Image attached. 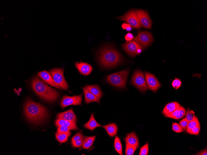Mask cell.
<instances>
[{
    "label": "cell",
    "mask_w": 207,
    "mask_h": 155,
    "mask_svg": "<svg viewBox=\"0 0 207 155\" xmlns=\"http://www.w3.org/2000/svg\"><path fill=\"white\" fill-rule=\"evenodd\" d=\"M24 113L29 121L35 123L42 122L47 115V110L45 106L34 102L30 98L28 99L26 101Z\"/></svg>",
    "instance_id": "cell-1"
},
{
    "label": "cell",
    "mask_w": 207,
    "mask_h": 155,
    "mask_svg": "<svg viewBox=\"0 0 207 155\" xmlns=\"http://www.w3.org/2000/svg\"><path fill=\"white\" fill-rule=\"evenodd\" d=\"M98 58L102 66L106 68L115 67L121 63L123 60L121 54L111 46L102 48L98 53Z\"/></svg>",
    "instance_id": "cell-2"
},
{
    "label": "cell",
    "mask_w": 207,
    "mask_h": 155,
    "mask_svg": "<svg viewBox=\"0 0 207 155\" xmlns=\"http://www.w3.org/2000/svg\"><path fill=\"white\" fill-rule=\"evenodd\" d=\"M31 86L33 90L39 96L48 101H54L59 96V93L56 89L49 86L37 76L33 79Z\"/></svg>",
    "instance_id": "cell-3"
},
{
    "label": "cell",
    "mask_w": 207,
    "mask_h": 155,
    "mask_svg": "<svg viewBox=\"0 0 207 155\" xmlns=\"http://www.w3.org/2000/svg\"><path fill=\"white\" fill-rule=\"evenodd\" d=\"M129 72V69L124 70L108 75L106 79L109 83L115 87L124 88Z\"/></svg>",
    "instance_id": "cell-4"
},
{
    "label": "cell",
    "mask_w": 207,
    "mask_h": 155,
    "mask_svg": "<svg viewBox=\"0 0 207 155\" xmlns=\"http://www.w3.org/2000/svg\"><path fill=\"white\" fill-rule=\"evenodd\" d=\"M64 70L63 68H55L51 69L49 73L59 89L66 91L68 88V85L64 77Z\"/></svg>",
    "instance_id": "cell-5"
},
{
    "label": "cell",
    "mask_w": 207,
    "mask_h": 155,
    "mask_svg": "<svg viewBox=\"0 0 207 155\" xmlns=\"http://www.w3.org/2000/svg\"><path fill=\"white\" fill-rule=\"evenodd\" d=\"M130 84L141 92H145L148 89L143 72L139 69L134 72L131 78Z\"/></svg>",
    "instance_id": "cell-6"
},
{
    "label": "cell",
    "mask_w": 207,
    "mask_h": 155,
    "mask_svg": "<svg viewBox=\"0 0 207 155\" xmlns=\"http://www.w3.org/2000/svg\"><path fill=\"white\" fill-rule=\"evenodd\" d=\"M116 18L126 22L134 28L139 29L142 27L136 13L134 10H130L124 15Z\"/></svg>",
    "instance_id": "cell-7"
},
{
    "label": "cell",
    "mask_w": 207,
    "mask_h": 155,
    "mask_svg": "<svg viewBox=\"0 0 207 155\" xmlns=\"http://www.w3.org/2000/svg\"><path fill=\"white\" fill-rule=\"evenodd\" d=\"M123 50L130 56L134 57L140 53L143 47L134 40L125 42L121 45Z\"/></svg>",
    "instance_id": "cell-8"
},
{
    "label": "cell",
    "mask_w": 207,
    "mask_h": 155,
    "mask_svg": "<svg viewBox=\"0 0 207 155\" xmlns=\"http://www.w3.org/2000/svg\"><path fill=\"white\" fill-rule=\"evenodd\" d=\"M133 39L144 48L149 46L153 41L151 33L148 31L139 32Z\"/></svg>",
    "instance_id": "cell-9"
},
{
    "label": "cell",
    "mask_w": 207,
    "mask_h": 155,
    "mask_svg": "<svg viewBox=\"0 0 207 155\" xmlns=\"http://www.w3.org/2000/svg\"><path fill=\"white\" fill-rule=\"evenodd\" d=\"M82 94L72 97L65 95L63 98L60 104L62 109L70 105H81L82 101Z\"/></svg>",
    "instance_id": "cell-10"
},
{
    "label": "cell",
    "mask_w": 207,
    "mask_h": 155,
    "mask_svg": "<svg viewBox=\"0 0 207 155\" xmlns=\"http://www.w3.org/2000/svg\"><path fill=\"white\" fill-rule=\"evenodd\" d=\"M144 74L148 88L156 92L161 87V83L154 75L148 72H145Z\"/></svg>",
    "instance_id": "cell-11"
},
{
    "label": "cell",
    "mask_w": 207,
    "mask_h": 155,
    "mask_svg": "<svg viewBox=\"0 0 207 155\" xmlns=\"http://www.w3.org/2000/svg\"><path fill=\"white\" fill-rule=\"evenodd\" d=\"M135 11L142 26L146 28L150 29L152 27V22L147 12L140 9H135Z\"/></svg>",
    "instance_id": "cell-12"
},
{
    "label": "cell",
    "mask_w": 207,
    "mask_h": 155,
    "mask_svg": "<svg viewBox=\"0 0 207 155\" xmlns=\"http://www.w3.org/2000/svg\"><path fill=\"white\" fill-rule=\"evenodd\" d=\"M57 118H60L68 121L77 122V118L73 108L62 112L59 113L56 116Z\"/></svg>",
    "instance_id": "cell-13"
},
{
    "label": "cell",
    "mask_w": 207,
    "mask_h": 155,
    "mask_svg": "<svg viewBox=\"0 0 207 155\" xmlns=\"http://www.w3.org/2000/svg\"><path fill=\"white\" fill-rule=\"evenodd\" d=\"M75 65L79 73L84 75H88L93 70L92 67L86 62H75Z\"/></svg>",
    "instance_id": "cell-14"
},
{
    "label": "cell",
    "mask_w": 207,
    "mask_h": 155,
    "mask_svg": "<svg viewBox=\"0 0 207 155\" xmlns=\"http://www.w3.org/2000/svg\"><path fill=\"white\" fill-rule=\"evenodd\" d=\"M38 76L45 82L57 88L60 89L55 83L51 75L46 70L38 72Z\"/></svg>",
    "instance_id": "cell-15"
},
{
    "label": "cell",
    "mask_w": 207,
    "mask_h": 155,
    "mask_svg": "<svg viewBox=\"0 0 207 155\" xmlns=\"http://www.w3.org/2000/svg\"><path fill=\"white\" fill-rule=\"evenodd\" d=\"M55 123L57 127L62 126L68 127L71 130H77L79 129L76 122H72L62 119L57 118L55 121Z\"/></svg>",
    "instance_id": "cell-16"
},
{
    "label": "cell",
    "mask_w": 207,
    "mask_h": 155,
    "mask_svg": "<svg viewBox=\"0 0 207 155\" xmlns=\"http://www.w3.org/2000/svg\"><path fill=\"white\" fill-rule=\"evenodd\" d=\"M85 97V102L89 104L92 102H96L100 104V101L99 98L92 93L85 87H82Z\"/></svg>",
    "instance_id": "cell-17"
},
{
    "label": "cell",
    "mask_w": 207,
    "mask_h": 155,
    "mask_svg": "<svg viewBox=\"0 0 207 155\" xmlns=\"http://www.w3.org/2000/svg\"><path fill=\"white\" fill-rule=\"evenodd\" d=\"M181 105L177 102H172L167 104L162 112L165 117L170 114Z\"/></svg>",
    "instance_id": "cell-18"
},
{
    "label": "cell",
    "mask_w": 207,
    "mask_h": 155,
    "mask_svg": "<svg viewBox=\"0 0 207 155\" xmlns=\"http://www.w3.org/2000/svg\"><path fill=\"white\" fill-rule=\"evenodd\" d=\"M125 142L126 144L134 146L137 148L139 146V140L134 131L127 134L125 138Z\"/></svg>",
    "instance_id": "cell-19"
},
{
    "label": "cell",
    "mask_w": 207,
    "mask_h": 155,
    "mask_svg": "<svg viewBox=\"0 0 207 155\" xmlns=\"http://www.w3.org/2000/svg\"><path fill=\"white\" fill-rule=\"evenodd\" d=\"M84 138V136L81 132H78L72 138V146L75 148L81 147Z\"/></svg>",
    "instance_id": "cell-20"
},
{
    "label": "cell",
    "mask_w": 207,
    "mask_h": 155,
    "mask_svg": "<svg viewBox=\"0 0 207 155\" xmlns=\"http://www.w3.org/2000/svg\"><path fill=\"white\" fill-rule=\"evenodd\" d=\"M85 87L99 99L103 95L100 87L97 84L88 85H86Z\"/></svg>",
    "instance_id": "cell-21"
},
{
    "label": "cell",
    "mask_w": 207,
    "mask_h": 155,
    "mask_svg": "<svg viewBox=\"0 0 207 155\" xmlns=\"http://www.w3.org/2000/svg\"><path fill=\"white\" fill-rule=\"evenodd\" d=\"M83 126L86 129L91 131L99 127H102V126L99 123L95 120L93 113L91 114L90 118L88 121L84 124Z\"/></svg>",
    "instance_id": "cell-22"
},
{
    "label": "cell",
    "mask_w": 207,
    "mask_h": 155,
    "mask_svg": "<svg viewBox=\"0 0 207 155\" xmlns=\"http://www.w3.org/2000/svg\"><path fill=\"white\" fill-rule=\"evenodd\" d=\"M106 130L108 134L111 137L115 136L117 134L118 127L114 123H112L102 126Z\"/></svg>",
    "instance_id": "cell-23"
},
{
    "label": "cell",
    "mask_w": 207,
    "mask_h": 155,
    "mask_svg": "<svg viewBox=\"0 0 207 155\" xmlns=\"http://www.w3.org/2000/svg\"><path fill=\"white\" fill-rule=\"evenodd\" d=\"M96 136V135H95L84 137L82 144L81 146V148L85 149L90 148L94 143Z\"/></svg>",
    "instance_id": "cell-24"
},
{
    "label": "cell",
    "mask_w": 207,
    "mask_h": 155,
    "mask_svg": "<svg viewBox=\"0 0 207 155\" xmlns=\"http://www.w3.org/2000/svg\"><path fill=\"white\" fill-rule=\"evenodd\" d=\"M114 147L118 153L121 155H122V145L120 140L117 136H116L114 139Z\"/></svg>",
    "instance_id": "cell-25"
},
{
    "label": "cell",
    "mask_w": 207,
    "mask_h": 155,
    "mask_svg": "<svg viewBox=\"0 0 207 155\" xmlns=\"http://www.w3.org/2000/svg\"><path fill=\"white\" fill-rule=\"evenodd\" d=\"M55 136L56 140L60 143H65L68 140V136L66 133H58L56 132Z\"/></svg>",
    "instance_id": "cell-26"
},
{
    "label": "cell",
    "mask_w": 207,
    "mask_h": 155,
    "mask_svg": "<svg viewBox=\"0 0 207 155\" xmlns=\"http://www.w3.org/2000/svg\"><path fill=\"white\" fill-rule=\"evenodd\" d=\"M137 148V147L134 146L126 144L125 155H133Z\"/></svg>",
    "instance_id": "cell-27"
},
{
    "label": "cell",
    "mask_w": 207,
    "mask_h": 155,
    "mask_svg": "<svg viewBox=\"0 0 207 155\" xmlns=\"http://www.w3.org/2000/svg\"><path fill=\"white\" fill-rule=\"evenodd\" d=\"M200 125L197 118L196 116L192 120L188 122V126L186 130L187 132L193 128Z\"/></svg>",
    "instance_id": "cell-28"
},
{
    "label": "cell",
    "mask_w": 207,
    "mask_h": 155,
    "mask_svg": "<svg viewBox=\"0 0 207 155\" xmlns=\"http://www.w3.org/2000/svg\"><path fill=\"white\" fill-rule=\"evenodd\" d=\"M71 130L67 127L61 126L57 127L56 132L58 133H66L68 134V136H69L71 134Z\"/></svg>",
    "instance_id": "cell-29"
},
{
    "label": "cell",
    "mask_w": 207,
    "mask_h": 155,
    "mask_svg": "<svg viewBox=\"0 0 207 155\" xmlns=\"http://www.w3.org/2000/svg\"><path fill=\"white\" fill-rule=\"evenodd\" d=\"M148 142L143 146L140 148L139 155H147L148 153Z\"/></svg>",
    "instance_id": "cell-30"
},
{
    "label": "cell",
    "mask_w": 207,
    "mask_h": 155,
    "mask_svg": "<svg viewBox=\"0 0 207 155\" xmlns=\"http://www.w3.org/2000/svg\"><path fill=\"white\" fill-rule=\"evenodd\" d=\"M196 116L193 111L188 110L187 112L185 118L189 122L192 120Z\"/></svg>",
    "instance_id": "cell-31"
},
{
    "label": "cell",
    "mask_w": 207,
    "mask_h": 155,
    "mask_svg": "<svg viewBox=\"0 0 207 155\" xmlns=\"http://www.w3.org/2000/svg\"><path fill=\"white\" fill-rule=\"evenodd\" d=\"M186 110L184 107L180 106L178 115L175 117L174 119H179L183 117L185 115Z\"/></svg>",
    "instance_id": "cell-32"
},
{
    "label": "cell",
    "mask_w": 207,
    "mask_h": 155,
    "mask_svg": "<svg viewBox=\"0 0 207 155\" xmlns=\"http://www.w3.org/2000/svg\"><path fill=\"white\" fill-rule=\"evenodd\" d=\"M172 130L173 131L177 133L181 132L183 131L179 124L176 123H172Z\"/></svg>",
    "instance_id": "cell-33"
},
{
    "label": "cell",
    "mask_w": 207,
    "mask_h": 155,
    "mask_svg": "<svg viewBox=\"0 0 207 155\" xmlns=\"http://www.w3.org/2000/svg\"><path fill=\"white\" fill-rule=\"evenodd\" d=\"M188 124V122L186 118H184L181 120L179 123V125L183 130H186Z\"/></svg>",
    "instance_id": "cell-34"
},
{
    "label": "cell",
    "mask_w": 207,
    "mask_h": 155,
    "mask_svg": "<svg viewBox=\"0 0 207 155\" xmlns=\"http://www.w3.org/2000/svg\"><path fill=\"white\" fill-rule=\"evenodd\" d=\"M200 131V125H198L187 132L192 135H198Z\"/></svg>",
    "instance_id": "cell-35"
},
{
    "label": "cell",
    "mask_w": 207,
    "mask_h": 155,
    "mask_svg": "<svg viewBox=\"0 0 207 155\" xmlns=\"http://www.w3.org/2000/svg\"><path fill=\"white\" fill-rule=\"evenodd\" d=\"M181 81L178 78H175L172 84V86L176 89L178 88L181 86Z\"/></svg>",
    "instance_id": "cell-36"
},
{
    "label": "cell",
    "mask_w": 207,
    "mask_h": 155,
    "mask_svg": "<svg viewBox=\"0 0 207 155\" xmlns=\"http://www.w3.org/2000/svg\"><path fill=\"white\" fill-rule=\"evenodd\" d=\"M180 106L176 109L172 113L167 115L166 117L174 118L175 117L178 115L179 112V110Z\"/></svg>",
    "instance_id": "cell-37"
},
{
    "label": "cell",
    "mask_w": 207,
    "mask_h": 155,
    "mask_svg": "<svg viewBox=\"0 0 207 155\" xmlns=\"http://www.w3.org/2000/svg\"><path fill=\"white\" fill-rule=\"evenodd\" d=\"M125 38L127 41H130L132 40L134 38V36L131 33H128L125 35Z\"/></svg>",
    "instance_id": "cell-38"
},
{
    "label": "cell",
    "mask_w": 207,
    "mask_h": 155,
    "mask_svg": "<svg viewBox=\"0 0 207 155\" xmlns=\"http://www.w3.org/2000/svg\"><path fill=\"white\" fill-rule=\"evenodd\" d=\"M196 155H207V149H204L203 150L201 151L200 152L198 153Z\"/></svg>",
    "instance_id": "cell-39"
},
{
    "label": "cell",
    "mask_w": 207,
    "mask_h": 155,
    "mask_svg": "<svg viewBox=\"0 0 207 155\" xmlns=\"http://www.w3.org/2000/svg\"><path fill=\"white\" fill-rule=\"evenodd\" d=\"M121 26L123 29H126L127 28L131 26L128 24L123 23L122 24Z\"/></svg>",
    "instance_id": "cell-40"
}]
</instances>
